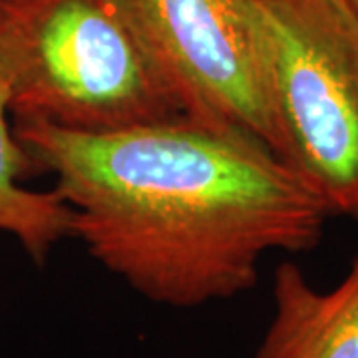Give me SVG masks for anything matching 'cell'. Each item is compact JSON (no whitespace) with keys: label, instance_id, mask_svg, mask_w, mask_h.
<instances>
[{"label":"cell","instance_id":"obj_6","mask_svg":"<svg viewBox=\"0 0 358 358\" xmlns=\"http://www.w3.org/2000/svg\"><path fill=\"white\" fill-rule=\"evenodd\" d=\"M8 117L10 96L0 66V233L14 237L40 267L56 245L72 237V213L54 189L34 192L22 183L38 171Z\"/></svg>","mask_w":358,"mask_h":358},{"label":"cell","instance_id":"obj_3","mask_svg":"<svg viewBox=\"0 0 358 358\" xmlns=\"http://www.w3.org/2000/svg\"><path fill=\"white\" fill-rule=\"evenodd\" d=\"M273 150L327 207L358 219V8L255 0Z\"/></svg>","mask_w":358,"mask_h":358},{"label":"cell","instance_id":"obj_7","mask_svg":"<svg viewBox=\"0 0 358 358\" xmlns=\"http://www.w3.org/2000/svg\"><path fill=\"white\" fill-rule=\"evenodd\" d=\"M352 2H355V6H357V8H358V0H352Z\"/></svg>","mask_w":358,"mask_h":358},{"label":"cell","instance_id":"obj_2","mask_svg":"<svg viewBox=\"0 0 358 358\" xmlns=\"http://www.w3.org/2000/svg\"><path fill=\"white\" fill-rule=\"evenodd\" d=\"M13 120L110 134L187 115L120 0H0Z\"/></svg>","mask_w":358,"mask_h":358},{"label":"cell","instance_id":"obj_4","mask_svg":"<svg viewBox=\"0 0 358 358\" xmlns=\"http://www.w3.org/2000/svg\"><path fill=\"white\" fill-rule=\"evenodd\" d=\"M120 2L185 114L273 150L255 0Z\"/></svg>","mask_w":358,"mask_h":358},{"label":"cell","instance_id":"obj_5","mask_svg":"<svg viewBox=\"0 0 358 358\" xmlns=\"http://www.w3.org/2000/svg\"><path fill=\"white\" fill-rule=\"evenodd\" d=\"M253 358H358V253L327 291L282 261L273 275V317Z\"/></svg>","mask_w":358,"mask_h":358},{"label":"cell","instance_id":"obj_1","mask_svg":"<svg viewBox=\"0 0 358 358\" xmlns=\"http://www.w3.org/2000/svg\"><path fill=\"white\" fill-rule=\"evenodd\" d=\"M56 178L72 239L155 305L197 308L251 291L271 251L305 253L329 211L263 141L189 115L110 134L14 120Z\"/></svg>","mask_w":358,"mask_h":358}]
</instances>
